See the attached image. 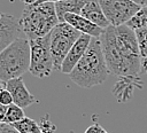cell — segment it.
<instances>
[{
  "mask_svg": "<svg viewBox=\"0 0 147 133\" xmlns=\"http://www.w3.org/2000/svg\"><path fill=\"white\" fill-rule=\"evenodd\" d=\"M100 40L109 71L118 79L140 83L138 73L141 65V55L134 30L126 24L109 25L103 30Z\"/></svg>",
  "mask_w": 147,
  "mask_h": 133,
  "instance_id": "obj_1",
  "label": "cell"
},
{
  "mask_svg": "<svg viewBox=\"0 0 147 133\" xmlns=\"http://www.w3.org/2000/svg\"><path fill=\"white\" fill-rule=\"evenodd\" d=\"M110 71L108 69L100 38H92L90 46L70 72V79L80 87L91 88L98 85H101L108 78Z\"/></svg>",
  "mask_w": 147,
  "mask_h": 133,
  "instance_id": "obj_2",
  "label": "cell"
},
{
  "mask_svg": "<svg viewBox=\"0 0 147 133\" xmlns=\"http://www.w3.org/2000/svg\"><path fill=\"white\" fill-rule=\"evenodd\" d=\"M18 21L22 32L29 40L49 34L51 31L60 23L55 3L53 2L26 6Z\"/></svg>",
  "mask_w": 147,
  "mask_h": 133,
  "instance_id": "obj_3",
  "label": "cell"
},
{
  "mask_svg": "<svg viewBox=\"0 0 147 133\" xmlns=\"http://www.w3.org/2000/svg\"><path fill=\"white\" fill-rule=\"evenodd\" d=\"M30 42L17 38L0 53V79L8 81L22 77L30 69Z\"/></svg>",
  "mask_w": 147,
  "mask_h": 133,
  "instance_id": "obj_4",
  "label": "cell"
},
{
  "mask_svg": "<svg viewBox=\"0 0 147 133\" xmlns=\"http://www.w3.org/2000/svg\"><path fill=\"white\" fill-rule=\"evenodd\" d=\"M80 32L65 22H60L49 33L51 37V54L54 62V69L61 70L62 63L80 37Z\"/></svg>",
  "mask_w": 147,
  "mask_h": 133,
  "instance_id": "obj_5",
  "label": "cell"
},
{
  "mask_svg": "<svg viewBox=\"0 0 147 133\" xmlns=\"http://www.w3.org/2000/svg\"><path fill=\"white\" fill-rule=\"evenodd\" d=\"M30 42V69L31 75L38 78L51 76L54 69V62L51 54L49 34L29 40Z\"/></svg>",
  "mask_w": 147,
  "mask_h": 133,
  "instance_id": "obj_6",
  "label": "cell"
},
{
  "mask_svg": "<svg viewBox=\"0 0 147 133\" xmlns=\"http://www.w3.org/2000/svg\"><path fill=\"white\" fill-rule=\"evenodd\" d=\"M99 3L113 26L126 24L141 9L132 0H99Z\"/></svg>",
  "mask_w": 147,
  "mask_h": 133,
  "instance_id": "obj_7",
  "label": "cell"
},
{
  "mask_svg": "<svg viewBox=\"0 0 147 133\" xmlns=\"http://www.w3.org/2000/svg\"><path fill=\"white\" fill-rule=\"evenodd\" d=\"M20 21L14 16L0 11V53L14 42L21 32Z\"/></svg>",
  "mask_w": 147,
  "mask_h": 133,
  "instance_id": "obj_8",
  "label": "cell"
},
{
  "mask_svg": "<svg viewBox=\"0 0 147 133\" xmlns=\"http://www.w3.org/2000/svg\"><path fill=\"white\" fill-rule=\"evenodd\" d=\"M92 38L93 37H91L88 34H83V33L80 34V37L75 42V45L71 47V49L69 50V53L67 54V56L62 63L61 71L63 73L70 75V72L75 69V66L78 64V62L82 60V57L86 53Z\"/></svg>",
  "mask_w": 147,
  "mask_h": 133,
  "instance_id": "obj_9",
  "label": "cell"
},
{
  "mask_svg": "<svg viewBox=\"0 0 147 133\" xmlns=\"http://www.w3.org/2000/svg\"><path fill=\"white\" fill-rule=\"evenodd\" d=\"M6 89L9 91V93L11 94L14 104H16L21 108H26V107L38 102V100L25 87V84H24L22 77L8 80Z\"/></svg>",
  "mask_w": 147,
  "mask_h": 133,
  "instance_id": "obj_10",
  "label": "cell"
},
{
  "mask_svg": "<svg viewBox=\"0 0 147 133\" xmlns=\"http://www.w3.org/2000/svg\"><path fill=\"white\" fill-rule=\"evenodd\" d=\"M60 22H65L72 28H75L77 31H79L80 33L88 34L93 38H100L105 30V29L99 28L98 25H95L94 23L86 19L79 14H71V13L64 14Z\"/></svg>",
  "mask_w": 147,
  "mask_h": 133,
  "instance_id": "obj_11",
  "label": "cell"
},
{
  "mask_svg": "<svg viewBox=\"0 0 147 133\" xmlns=\"http://www.w3.org/2000/svg\"><path fill=\"white\" fill-rule=\"evenodd\" d=\"M80 15L85 17L86 19L91 21L95 25H98L101 29H106L110 25L109 21L107 19L106 15L103 14V10L99 3V0H91L83 9Z\"/></svg>",
  "mask_w": 147,
  "mask_h": 133,
  "instance_id": "obj_12",
  "label": "cell"
},
{
  "mask_svg": "<svg viewBox=\"0 0 147 133\" xmlns=\"http://www.w3.org/2000/svg\"><path fill=\"white\" fill-rule=\"evenodd\" d=\"M91 0H63L55 3L56 14L59 17V21L63 17L64 14L71 13V14H79L82 13V9L90 2Z\"/></svg>",
  "mask_w": 147,
  "mask_h": 133,
  "instance_id": "obj_13",
  "label": "cell"
},
{
  "mask_svg": "<svg viewBox=\"0 0 147 133\" xmlns=\"http://www.w3.org/2000/svg\"><path fill=\"white\" fill-rule=\"evenodd\" d=\"M18 133H40L39 124L32 118L24 117L22 120L11 125Z\"/></svg>",
  "mask_w": 147,
  "mask_h": 133,
  "instance_id": "obj_14",
  "label": "cell"
},
{
  "mask_svg": "<svg viewBox=\"0 0 147 133\" xmlns=\"http://www.w3.org/2000/svg\"><path fill=\"white\" fill-rule=\"evenodd\" d=\"M126 25L132 29H147V6L141 7V9L126 23Z\"/></svg>",
  "mask_w": 147,
  "mask_h": 133,
  "instance_id": "obj_15",
  "label": "cell"
},
{
  "mask_svg": "<svg viewBox=\"0 0 147 133\" xmlns=\"http://www.w3.org/2000/svg\"><path fill=\"white\" fill-rule=\"evenodd\" d=\"M24 117H25V115H24L23 108H21V107H18V105H16V104L13 103V104L8 105L7 114H6V117H5L3 123L5 124L13 125L14 123H17V122L22 120Z\"/></svg>",
  "mask_w": 147,
  "mask_h": 133,
  "instance_id": "obj_16",
  "label": "cell"
},
{
  "mask_svg": "<svg viewBox=\"0 0 147 133\" xmlns=\"http://www.w3.org/2000/svg\"><path fill=\"white\" fill-rule=\"evenodd\" d=\"M134 32L137 36L141 58H145L147 57V29H137Z\"/></svg>",
  "mask_w": 147,
  "mask_h": 133,
  "instance_id": "obj_17",
  "label": "cell"
},
{
  "mask_svg": "<svg viewBox=\"0 0 147 133\" xmlns=\"http://www.w3.org/2000/svg\"><path fill=\"white\" fill-rule=\"evenodd\" d=\"M39 127H40V133H55V131H56V125L49 119L48 114H46L40 119Z\"/></svg>",
  "mask_w": 147,
  "mask_h": 133,
  "instance_id": "obj_18",
  "label": "cell"
},
{
  "mask_svg": "<svg viewBox=\"0 0 147 133\" xmlns=\"http://www.w3.org/2000/svg\"><path fill=\"white\" fill-rule=\"evenodd\" d=\"M0 103L3 104V105H7V107L14 103L13 96H11V94L9 93V91H7V89L0 91Z\"/></svg>",
  "mask_w": 147,
  "mask_h": 133,
  "instance_id": "obj_19",
  "label": "cell"
},
{
  "mask_svg": "<svg viewBox=\"0 0 147 133\" xmlns=\"http://www.w3.org/2000/svg\"><path fill=\"white\" fill-rule=\"evenodd\" d=\"M84 133H108V132H107L100 124L94 123V124H92L91 126H88V127L85 130Z\"/></svg>",
  "mask_w": 147,
  "mask_h": 133,
  "instance_id": "obj_20",
  "label": "cell"
},
{
  "mask_svg": "<svg viewBox=\"0 0 147 133\" xmlns=\"http://www.w3.org/2000/svg\"><path fill=\"white\" fill-rule=\"evenodd\" d=\"M0 133H18L11 125L0 123Z\"/></svg>",
  "mask_w": 147,
  "mask_h": 133,
  "instance_id": "obj_21",
  "label": "cell"
},
{
  "mask_svg": "<svg viewBox=\"0 0 147 133\" xmlns=\"http://www.w3.org/2000/svg\"><path fill=\"white\" fill-rule=\"evenodd\" d=\"M7 109H8L7 105H3V104L0 103V123H3L6 114H7Z\"/></svg>",
  "mask_w": 147,
  "mask_h": 133,
  "instance_id": "obj_22",
  "label": "cell"
},
{
  "mask_svg": "<svg viewBox=\"0 0 147 133\" xmlns=\"http://www.w3.org/2000/svg\"><path fill=\"white\" fill-rule=\"evenodd\" d=\"M141 69L146 72V75H147V57H145V58H141Z\"/></svg>",
  "mask_w": 147,
  "mask_h": 133,
  "instance_id": "obj_23",
  "label": "cell"
},
{
  "mask_svg": "<svg viewBox=\"0 0 147 133\" xmlns=\"http://www.w3.org/2000/svg\"><path fill=\"white\" fill-rule=\"evenodd\" d=\"M60 1H63V0H39L38 2L33 3V5H39V3H45V2H53V3H56V2H60Z\"/></svg>",
  "mask_w": 147,
  "mask_h": 133,
  "instance_id": "obj_24",
  "label": "cell"
},
{
  "mask_svg": "<svg viewBox=\"0 0 147 133\" xmlns=\"http://www.w3.org/2000/svg\"><path fill=\"white\" fill-rule=\"evenodd\" d=\"M133 2H136L137 5L144 7V6H147V0H132Z\"/></svg>",
  "mask_w": 147,
  "mask_h": 133,
  "instance_id": "obj_25",
  "label": "cell"
},
{
  "mask_svg": "<svg viewBox=\"0 0 147 133\" xmlns=\"http://www.w3.org/2000/svg\"><path fill=\"white\" fill-rule=\"evenodd\" d=\"M22 2H24L26 6H29V5H33V3H36V2H38L39 0H21Z\"/></svg>",
  "mask_w": 147,
  "mask_h": 133,
  "instance_id": "obj_26",
  "label": "cell"
},
{
  "mask_svg": "<svg viewBox=\"0 0 147 133\" xmlns=\"http://www.w3.org/2000/svg\"><path fill=\"white\" fill-rule=\"evenodd\" d=\"M6 86H7V81H3V80L0 79V91L6 89Z\"/></svg>",
  "mask_w": 147,
  "mask_h": 133,
  "instance_id": "obj_27",
  "label": "cell"
}]
</instances>
